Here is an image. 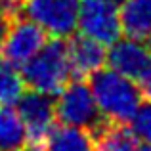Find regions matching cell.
<instances>
[{
  "label": "cell",
  "mask_w": 151,
  "mask_h": 151,
  "mask_svg": "<svg viewBox=\"0 0 151 151\" xmlns=\"http://www.w3.org/2000/svg\"><path fill=\"white\" fill-rule=\"evenodd\" d=\"M98 107L109 121L128 124L142 103V88L136 81L117 73L115 69L100 67L88 77Z\"/></svg>",
  "instance_id": "6da1fadb"
},
{
  "label": "cell",
  "mask_w": 151,
  "mask_h": 151,
  "mask_svg": "<svg viewBox=\"0 0 151 151\" xmlns=\"http://www.w3.org/2000/svg\"><path fill=\"white\" fill-rule=\"evenodd\" d=\"M21 77L27 88L44 94H59L71 81V63L67 42L63 38H48L44 46L21 65Z\"/></svg>",
  "instance_id": "7a4b0ae2"
},
{
  "label": "cell",
  "mask_w": 151,
  "mask_h": 151,
  "mask_svg": "<svg viewBox=\"0 0 151 151\" xmlns=\"http://www.w3.org/2000/svg\"><path fill=\"white\" fill-rule=\"evenodd\" d=\"M55 117L63 124L84 128L90 136L109 121L98 107L90 84H86L82 78H73L59 92V100L55 101Z\"/></svg>",
  "instance_id": "3957f363"
},
{
  "label": "cell",
  "mask_w": 151,
  "mask_h": 151,
  "mask_svg": "<svg viewBox=\"0 0 151 151\" xmlns=\"http://www.w3.org/2000/svg\"><path fill=\"white\" fill-rule=\"evenodd\" d=\"M17 113L25 124L29 151H42L55 121V96L38 90L23 92L17 100Z\"/></svg>",
  "instance_id": "277c9868"
},
{
  "label": "cell",
  "mask_w": 151,
  "mask_h": 151,
  "mask_svg": "<svg viewBox=\"0 0 151 151\" xmlns=\"http://www.w3.org/2000/svg\"><path fill=\"white\" fill-rule=\"evenodd\" d=\"M23 15L55 38H69L78 27V0H25Z\"/></svg>",
  "instance_id": "5b68a950"
},
{
  "label": "cell",
  "mask_w": 151,
  "mask_h": 151,
  "mask_svg": "<svg viewBox=\"0 0 151 151\" xmlns=\"http://www.w3.org/2000/svg\"><path fill=\"white\" fill-rule=\"evenodd\" d=\"M78 29L103 46H111L122 33L117 4L111 0H78Z\"/></svg>",
  "instance_id": "8992f818"
},
{
  "label": "cell",
  "mask_w": 151,
  "mask_h": 151,
  "mask_svg": "<svg viewBox=\"0 0 151 151\" xmlns=\"http://www.w3.org/2000/svg\"><path fill=\"white\" fill-rule=\"evenodd\" d=\"M48 42V33L35 21L25 17L15 19L10 25L2 44L0 55L15 67H21Z\"/></svg>",
  "instance_id": "52a82bcc"
},
{
  "label": "cell",
  "mask_w": 151,
  "mask_h": 151,
  "mask_svg": "<svg viewBox=\"0 0 151 151\" xmlns=\"http://www.w3.org/2000/svg\"><path fill=\"white\" fill-rule=\"evenodd\" d=\"M151 61V48L147 42H140L126 37L124 40H115L107 52V65L117 73L140 82L144 73L147 71Z\"/></svg>",
  "instance_id": "ba28073f"
},
{
  "label": "cell",
  "mask_w": 151,
  "mask_h": 151,
  "mask_svg": "<svg viewBox=\"0 0 151 151\" xmlns=\"http://www.w3.org/2000/svg\"><path fill=\"white\" fill-rule=\"evenodd\" d=\"M67 55H69L73 78L90 77L107 61V52L101 42L82 33H73L67 38Z\"/></svg>",
  "instance_id": "9c48e42d"
},
{
  "label": "cell",
  "mask_w": 151,
  "mask_h": 151,
  "mask_svg": "<svg viewBox=\"0 0 151 151\" xmlns=\"http://www.w3.org/2000/svg\"><path fill=\"white\" fill-rule=\"evenodd\" d=\"M119 17L128 38L151 42V0H122Z\"/></svg>",
  "instance_id": "30bf717a"
},
{
  "label": "cell",
  "mask_w": 151,
  "mask_h": 151,
  "mask_svg": "<svg viewBox=\"0 0 151 151\" xmlns=\"http://www.w3.org/2000/svg\"><path fill=\"white\" fill-rule=\"evenodd\" d=\"M92 144L94 151H136L138 138L130 126L107 121L96 134H92Z\"/></svg>",
  "instance_id": "8fae6325"
},
{
  "label": "cell",
  "mask_w": 151,
  "mask_h": 151,
  "mask_svg": "<svg viewBox=\"0 0 151 151\" xmlns=\"http://www.w3.org/2000/svg\"><path fill=\"white\" fill-rule=\"evenodd\" d=\"M92 136L84 128L71 124H54L42 151H92Z\"/></svg>",
  "instance_id": "7c38bea8"
},
{
  "label": "cell",
  "mask_w": 151,
  "mask_h": 151,
  "mask_svg": "<svg viewBox=\"0 0 151 151\" xmlns=\"http://www.w3.org/2000/svg\"><path fill=\"white\" fill-rule=\"evenodd\" d=\"M27 132L21 117L10 105H0V151L25 149Z\"/></svg>",
  "instance_id": "4fadbf2b"
},
{
  "label": "cell",
  "mask_w": 151,
  "mask_h": 151,
  "mask_svg": "<svg viewBox=\"0 0 151 151\" xmlns=\"http://www.w3.org/2000/svg\"><path fill=\"white\" fill-rule=\"evenodd\" d=\"M23 92H25L23 77L17 73L15 65H12L0 55V105L17 103Z\"/></svg>",
  "instance_id": "5bb4252c"
},
{
  "label": "cell",
  "mask_w": 151,
  "mask_h": 151,
  "mask_svg": "<svg viewBox=\"0 0 151 151\" xmlns=\"http://www.w3.org/2000/svg\"><path fill=\"white\" fill-rule=\"evenodd\" d=\"M130 130L136 134L138 140L151 144V101L140 103L134 117L130 119Z\"/></svg>",
  "instance_id": "9a60e30c"
},
{
  "label": "cell",
  "mask_w": 151,
  "mask_h": 151,
  "mask_svg": "<svg viewBox=\"0 0 151 151\" xmlns=\"http://www.w3.org/2000/svg\"><path fill=\"white\" fill-rule=\"evenodd\" d=\"M140 88H142V94H144V98L151 101V61H149L147 71L144 73V77L140 78Z\"/></svg>",
  "instance_id": "2e32d148"
},
{
  "label": "cell",
  "mask_w": 151,
  "mask_h": 151,
  "mask_svg": "<svg viewBox=\"0 0 151 151\" xmlns=\"http://www.w3.org/2000/svg\"><path fill=\"white\" fill-rule=\"evenodd\" d=\"M10 25H12V21L6 17V15L0 14V44H2V40H4V37H6V33H8V29H10Z\"/></svg>",
  "instance_id": "e0dca14e"
},
{
  "label": "cell",
  "mask_w": 151,
  "mask_h": 151,
  "mask_svg": "<svg viewBox=\"0 0 151 151\" xmlns=\"http://www.w3.org/2000/svg\"><path fill=\"white\" fill-rule=\"evenodd\" d=\"M136 151H151V144H144V145H140Z\"/></svg>",
  "instance_id": "ac0fdd59"
},
{
  "label": "cell",
  "mask_w": 151,
  "mask_h": 151,
  "mask_svg": "<svg viewBox=\"0 0 151 151\" xmlns=\"http://www.w3.org/2000/svg\"><path fill=\"white\" fill-rule=\"evenodd\" d=\"M14 151H25V149H14Z\"/></svg>",
  "instance_id": "d6986e66"
},
{
  "label": "cell",
  "mask_w": 151,
  "mask_h": 151,
  "mask_svg": "<svg viewBox=\"0 0 151 151\" xmlns=\"http://www.w3.org/2000/svg\"><path fill=\"white\" fill-rule=\"evenodd\" d=\"M92 151H94V149H92Z\"/></svg>",
  "instance_id": "ffe728a7"
}]
</instances>
